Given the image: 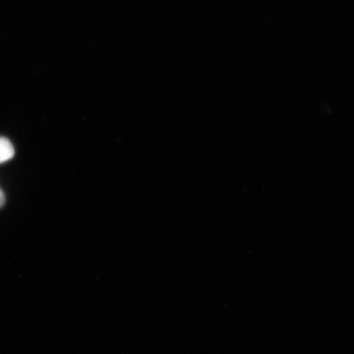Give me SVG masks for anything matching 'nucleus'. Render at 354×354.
Wrapping results in <instances>:
<instances>
[{
    "instance_id": "1",
    "label": "nucleus",
    "mask_w": 354,
    "mask_h": 354,
    "mask_svg": "<svg viewBox=\"0 0 354 354\" xmlns=\"http://www.w3.org/2000/svg\"><path fill=\"white\" fill-rule=\"evenodd\" d=\"M14 147L8 139L0 137V164L14 157Z\"/></svg>"
},
{
    "instance_id": "2",
    "label": "nucleus",
    "mask_w": 354,
    "mask_h": 354,
    "mask_svg": "<svg viewBox=\"0 0 354 354\" xmlns=\"http://www.w3.org/2000/svg\"><path fill=\"white\" fill-rule=\"evenodd\" d=\"M6 203V196H4L3 192L0 189V207L3 206Z\"/></svg>"
}]
</instances>
